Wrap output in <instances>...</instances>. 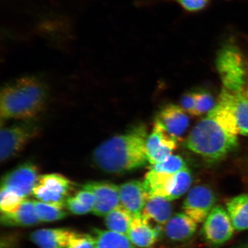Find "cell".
Instances as JSON below:
<instances>
[{
  "mask_svg": "<svg viewBox=\"0 0 248 248\" xmlns=\"http://www.w3.org/2000/svg\"><path fill=\"white\" fill-rule=\"evenodd\" d=\"M181 105L182 109L192 116H197L196 104H195V92L186 93L181 98Z\"/></svg>",
  "mask_w": 248,
  "mask_h": 248,
  "instance_id": "cell-32",
  "label": "cell"
},
{
  "mask_svg": "<svg viewBox=\"0 0 248 248\" xmlns=\"http://www.w3.org/2000/svg\"><path fill=\"white\" fill-rule=\"evenodd\" d=\"M82 189L91 191L95 197V203L92 213L99 217L106 216L110 211L120 205L119 187L112 183L89 182Z\"/></svg>",
  "mask_w": 248,
  "mask_h": 248,
  "instance_id": "cell-10",
  "label": "cell"
},
{
  "mask_svg": "<svg viewBox=\"0 0 248 248\" xmlns=\"http://www.w3.org/2000/svg\"><path fill=\"white\" fill-rule=\"evenodd\" d=\"M246 94H247V96L248 97V90L247 91H246Z\"/></svg>",
  "mask_w": 248,
  "mask_h": 248,
  "instance_id": "cell-35",
  "label": "cell"
},
{
  "mask_svg": "<svg viewBox=\"0 0 248 248\" xmlns=\"http://www.w3.org/2000/svg\"><path fill=\"white\" fill-rule=\"evenodd\" d=\"M47 92L41 80L21 78L9 83L0 95V115L4 120L34 119L44 108Z\"/></svg>",
  "mask_w": 248,
  "mask_h": 248,
  "instance_id": "cell-2",
  "label": "cell"
},
{
  "mask_svg": "<svg viewBox=\"0 0 248 248\" xmlns=\"http://www.w3.org/2000/svg\"><path fill=\"white\" fill-rule=\"evenodd\" d=\"M146 130L139 126L107 140L95 149L93 159L105 172L119 174L140 168L146 164Z\"/></svg>",
  "mask_w": 248,
  "mask_h": 248,
  "instance_id": "cell-1",
  "label": "cell"
},
{
  "mask_svg": "<svg viewBox=\"0 0 248 248\" xmlns=\"http://www.w3.org/2000/svg\"><path fill=\"white\" fill-rule=\"evenodd\" d=\"M237 136L231 134L213 118L207 116L189 135L186 145L195 153L211 160H218L237 146Z\"/></svg>",
  "mask_w": 248,
  "mask_h": 248,
  "instance_id": "cell-3",
  "label": "cell"
},
{
  "mask_svg": "<svg viewBox=\"0 0 248 248\" xmlns=\"http://www.w3.org/2000/svg\"><path fill=\"white\" fill-rule=\"evenodd\" d=\"M231 101L240 134L248 135V97L246 92H231Z\"/></svg>",
  "mask_w": 248,
  "mask_h": 248,
  "instance_id": "cell-23",
  "label": "cell"
},
{
  "mask_svg": "<svg viewBox=\"0 0 248 248\" xmlns=\"http://www.w3.org/2000/svg\"><path fill=\"white\" fill-rule=\"evenodd\" d=\"M192 180L193 178L191 173L187 168L175 173V187L170 195L169 201L178 199L186 193L190 187Z\"/></svg>",
  "mask_w": 248,
  "mask_h": 248,
  "instance_id": "cell-26",
  "label": "cell"
},
{
  "mask_svg": "<svg viewBox=\"0 0 248 248\" xmlns=\"http://www.w3.org/2000/svg\"><path fill=\"white\" fill-rule=\"evenodd\" d=\"M178 4L189 12L202 11L209 5L210 0H174Z\"/></svg>",
  "mask_w": 248,
  "mask_h": 248,
  "instance_id": "cell-31",
  "label": "cell"
},
{
  "mask_svg": "<svg viewBox=\"0 0 248 248\" xmlns=\"http://www.w3.org/2000/svg\"><path fill=\"white\" fill-rule=\"evenodd\" d=\"M36 212L40 222H53L63 219L68 215L64 210L66 204L49 203L33 201Z\"/></svg>",
  "mask_w": 248,
  "mask_h": 248,
  "instance_id": "cell-24",
  "label": "cell"
},
{
  "mask_svg": "<svg viewBox=\"0 0 248 248\" xmlns=\"http://www.w3.org/2000/svg\"><path fill=\"white\" fill-rule=\"evenodd\" d=\"M39 124L33 119L4 127L0 132V160L7 162L20 153L39 133Z\"/></svg>",
  "mask_w": 248,
  "mask_h": 248,
  "instance_id": "cell-5",
  "label": "cell"
},
{
  "mask_svg": "<svg viewBox=\"0 0 248 248\" xmlns=\"http://www.w3.org/2000/svg\"><path fill=\"white\" fill-rule=\"evenodd\" d=\"M170 201L156 195H150L142 210L143 216L148 221H153L157 226L166 225L170 218L172 207Z\"/></svg>",
  "mask_w": 248,
  "mask_h": 248,
  "instance_id": "cell-19",
  "label": "cell"
},
{
  "mask_svg": "<svg viewBox=\"0 0 248 248\" xmlns=\"http://www.w3.org/2000/svg\"><path fill=\"white\" fill-rule=\"evenodd\" d=\"M38 167L32 163L21 164L4 176L1 187L14 192L26 199L31 194L39 178Z\"/></svg>",
  "mask_w": 248,
  "mask_h": 248,
  "instance_id": "cell-7",
  "label": "cell"
},
{
  "mask_svg": "<svg viewBox=\"0 0 248 248\" xmlns=\"http://www.w3.org/2000/svg\"><path fill=\"white\" fill-rule=\"evenodd\" d=\"M248 248V245H247V246H244L243 247H241V248Z\"/></svg>",
  "mask_w": 248,
  "mask_h": 248,
  "instance_id": "cell-34",
  "label": "cell"
},
{
  "mask_svg": "<svg viewBox=\"0 0 248 248\" xmlns=\"http://www.w3.org/2000/svg\"><path fill=\"white\" fill-rule=\"evenodd\" d=\"M161 231V226L152 225L141 215L133 217L128 237L135 246L149 248L159 240Z\"/></svg>",
  "mask_w": 248,
  "mask_h": 248,
  "instance_id": "cell-14",
  "label": "cell"
},
{
  "mask_svg": "<svg viewBox=\"0 0 248 248\" xmlns=\"http://www.w3.org/2000/svg\"><path fill=\"white\" fill-rule=\"evenodd\" d=\"M149 194L162 197L169 201L175 184V173H168L150 170L144 182Z\"/></svg>",
  "mask_w": 248,
  "mask_h": 248,
  "instance_id": "cell-18",
  "label": "cell"
},
{
  "mask_svg": "<svg viewBox=\"0 0 248 248\" xmlns=\"http://www.w3.org/2000/svg\"><path fill=\"white\" fill-rule=\"evenodd\" d=\"M73 188V182L66 176L60 173H49L39 175L32 195L43 202L65 204Z\"/></svg>",
  "mask_w": 248,
  "mask_h": 248,
  "instance_id": "cell-6",
  "label": "cell"
},
{
  "mask_svg": "<svg viewBox=\"0 0 248 248\" xmlns=\"http://www.w3.org/2000/svg\"><path fill=\"white\" fill-rule=\"evenodd\" d=\"M216 64L224 88L232 92L248 90V58L239 46L226 44L219 49Z\"/></svg>",
  "mask_w": 248,
  "mask_h": 248,
  "instance_id": "cell-4",
  "label": "cell"
},
{
  "mask_svg": "<svg viewBox=\"0 0 248 248\" xmlns=\"http://www.w3.org/2000/svg\"><path fill=\"white\" fill-rule=\"evenodd\" d=\"M197 116L209 112L216 106L213 96L209 93L201 91L195 93Z\"/></svg>",
  "mask_w": 248,
  "mask_h": 248,
  "instance_id": "cell-28",
  "label": "cell"
},
{
  "mask_svg": "<svg viewBox=\"0 0 248 248\" xmlns=\"http://www.w3.org/2000/svg\"><path fill=\"white\" fill-rule=\"evenodd\" d=\"M177 139L155 124L153 132L147 138L146 142L148 162L154 165L165 160L177 146Z\"/></svg>",
  "mask_w": 248,
  "mask_h": 248,
  "instance_id": "cell-11",
  "label": "cell"
},
{
  "mask_svg": "<svg viewBox=\"0 0 248 248\" xmlns=\"http://www.w3.org/2000/svg\"><path fill=\"white\" fill-rule=\"evenodd\" d=\"M93 232L95 248H136L126 235L99 229H94Z\"/></svg>",
  "mask_w": 248,
  "mask_h": 248,
  "instance_id": "cell-22",
  "label": "cell"
},
{
  "mask_svg": "<svg viewBox=\"0 0 248 248\" xmlns=\"http://www.w3.org/2000/svg\"><path fill=\"white\" fill-rule=\"evenodd\" d=\"M187 168L184 159L176 155H170L162 162L152 165L150 170L154 171L175 173Z\"/></svg>",
  "mask_w": 248,
  "mask_h": 248,
  "instance_id": "cell-25",
  "label": "cell"
},
{
  "mask_svg": "<svg viewBox=\"0 0 248 248\" xmlns=\"http://www.w3.org/2000/svg\"><path fill=\"white\" fill-rule=\"evenodd\" d=\"M170 136L178 139L184 134L189 125V119L182 108L170 104L162 108L155 120Z\"/></svg>",
  "mask_w": 248,
  "mask_h": 248,
  "instance_id": "cell-13",
  "label": "cell"
},
{
  "mask_svg": "<svg viewBox=\"0 0 248 248\" xmlns=\"http://www.w3.org/2000/svg\"><path fill=\"white\" fill-rule=\"evenodd\" d=\"M234 229L228 213L222 207L217 206L204 221L202 234L209 243L218 246L231 239Z\"/></svg>",
  "mask_w": 248,
  "mask_h": 248,
  "instance_id": "cell-8",
  "label": "cell"
},
{
  "mask_svg": "<svg viewBox=\"0 0 248 248\" xmlns=\"http://www.w3.org/2000/svg\"><path fill=\"white\" fill-rule=\"evenodd\" d=\"M216 200L212 189L206 186H197L188 192L183 209L194 221L203 222L214 208Z\"/></svg>",
  "mask_w": 248,
  "mask_h": 248,
  "instance_id": "cell-9",
  "label": "cell"
},
{
  "mask_svg": "<svg viewBox=\"0 0 248 248\" xmlns=\"http://www.w3.org/2000/svg\"><path fill=\"white\" fill-rule=\"evenodd\" d=\"M67 209L76 215H83L92 212V209L74 196H69L65 202Z\"/></svg>",
  "mask_w": 248,
  "mask_h": 248,
  "instance_id": "cell-30",
  "label": "cell"
},
{
  "mask_svg": "<svg viewBox=\"0 0 248 248\" xmlns=\"http://www.w3.org/2000/svg\"><path fill=\"white\" fill-rule=\"evenodd\" d=\"M227 211L235 230L248 229V194L238 195L229 200Z\"/></svg>",
  "mask_w": 248,
  "mask_h": 248,
  "instance_id": "cell-20",
  "label": "cell"
},
{
  "mask_svg": "<svg viewBox=\"0 0 248 248\" xmlns=\"http://www.w3.org/2000/svg\"><path fill=\"white\" fill-rule=\"evenodd\" d=\"M75 196L93 211L95 203V197L94 194L91 191L82 189L81 190L77 192Z\"/></svg>",
  "mask_w": 248,
  "mask_h": 248,
  "instance_id": "cell-33",
  "label": "cell"
},
{
  "mask_svg": "<svg viewBox=\"0 0 248 248\" xmlns=\"http://www.w3.org/2000/svg\"><path fill=\"white\" fill-rule=\"evenodd\" d=\"M40 222L33 201L26 199L13 212L1 213V224L9 227H29Z\"/></svg>",
  "mask_w": 248,
  "mask_h": 248,
  "instance_id": "cell-15",
  "label": "cell"
},
{
  "mask_svg": "<svg viewBox=\"0 0 248 248\" xmlns=\"http://www.w3.org/2000/svg\"><path fill=\"white\" fill-rule=\"evenodd\" d=\"M73 232L66 228L43 229L31 232L30 238L40 248H64Z\"/></svg>",
  "mask_w": 248,
  "mask_h": 248,
  "instance_id": "cell-16",
  "label": "cell"
},
{
  "mask_svg": "<svg viewBox=\"0 0 248 248\" xmlns=\"http://www.w3.org/2000/svg\"><path fill=\"white\" fill-rule=\"evenodd\" d=\"M120 202L133 216L141 215L150 197L144 184L139 181L124 183L119 187Z\"/></svg>",
  "mask_w": 248,
  "mask_h": 248,
  "instance_id": "cell-12",
  "label": "cell"
},
{
  "mask_svg": "<svg viewBox=\"0 0 248 248\" xmlns=\"http://www.w3.org/2000/svg\"><path fill=\"white\" fill-rule=\"evenodd\" d=\"M197 224L186 214H176L166 223L164 232L170 240L185 241L193 236L197 231Z\"/></svg>",
  "mask_w": 248,
  "mask_h": 248,
  "instance_id": "cell-17",
  "label": "cell"
},
{
  "mask_svg": "<svg viewBox=\"0 0 248 248\" xmlns=\"http://www.w3.org/2000/svg\"><path fill=\"white\" fill-rule=\"evenodd\" d=\"M133 217L131 213L120 204L105 216V225L110 231L128 236Z\"/></svg>",
  "mask_w": 248,
  "mask_h": 248,
  "instance_id": "cell-21",
  "label": "cell"
},
{
  "mask_svg": "<svg viewBox=\"0 0 248 248\" xmlns=\"http://www.w3.org/2000/svg\"><path fill=\"white\" fill-rule=\"evenodd\" d=\"M66 248H95V241L92 235L73 232Z\"/></svg>",
  "mask_w": 248,
  "mask_h": 248,
  "instance_id": "cell-29",
  "label": "cell"
},
{
  "mask_svg": "<svg viewBox=\"0 0 248 248\" xmlns=\"http://www.w3.org/2000/svg\"><path fill=\"white\" fill-rule=\"evenodd\" d=\"M26 199L14 192L7 188L1 187L0 193V208L1 213L13 212L18 208Z\"/></svg>",
  "mask_w": 248,
  "mask_h": 248,
  "instance_id": "cell-27",
  "label": "cell"
}]
</instances>
